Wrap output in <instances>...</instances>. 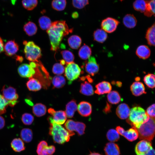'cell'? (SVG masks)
<instances>
[{"instance_id":"cell-1","label":"cell","mask_w":155,"mask_h":155,"mask_svg":"<svg viewBox=\"0 0 155 155\" xmlns=\"http://www.w3.org/2000/svg\"><path fill=\"white\" fill-rule=\"evenodd\" d=\"M68 27L65 21H57L52 23L47 30L50 40L51 50L56 51L63 37L68 35L69 32Z\"/></svg>"},{"instance_id":"cell-2","label":"cell","mask_w":155,"mask_h":155,"mask_svg":"<svg viewBox=\"0 0 155 155\" xmlns=\"http://www.w3.org/2000/svg\"><path fill=\"white\" fill-rule=\"evenodd\" d=\"M50 124L49 134L51 136L55 143L63 144L69 141L70 137L75 133L65 129L61 125L55 123L53 120L52 117L48 118Z\"/></svg>"},{"instance_id":"cell-3","label":"cell","mask_w":155,"mask_h":155,"mask_svg":"<svg viewBox=\"0 0 155 155\" xmlns=\"http://www.w3.org/2000/svg\"><path fill=\"white\" fill-rule=\"evenodd\" d=\"M129 118L127 120V123L133 127L138 128L142 124L147 121L150 117L145 111L142 107L135 106L130 110Z\"/></svg>"},{"instance_id":"cell-4","label":"cell","mask_w":155,"mask_h":155,"mask_svg":"<svg viewBox=\"0 0 155 155\" xmlns=\"http://www.w3.org/2000/svg\"><path fill=\"white\" fill-rule=\"evenodd\" d=\"M140 140L144 139L151 142L155 136V117H151L148 121L136 129Z\"/></svg>"},{"instance_id":"cell-5","label":"cell","mask_w":155,"mask_h":155,"mask_svg":"<svg viewBox=\"0 0 155 155\" xmlns=\"http://www.w3.org/2000/svg\"><path fill=\"white\" fill-rule=\"evenodd\" d=\"M24 53L27 59L31 62H38L42 56L40 47L32 41H24Z\"/></svg>"},{"instance_id":"cell-6","label":"cell","mask_w":155,"mask_h":155,"mask_svg":"<svg viewBox=\"0 0 155 155\" xmlns=\"http://www.w3.org/2000/svg\"><path fill=\"white\" fill-rule=\"evenodd\" d=\"M1 91L2 95L7 101L8 105L13 107L18 102L17 100L19 96L15 88L11 86H6L4 85Z\"/></svg>"},{"instance_id":"cell-7","label":"cell","mask_w":155,"mask_h":155,"mask_svg":"<svg viewBox=\"0 0 155 155\" xmlns=\"http://www.w3.org/2000/svg\"><path fill=\"white\" fill-rule=\"evenodd\" d=\"M81 71L79 65L73 62L67 64L65 68V75L69 81L72 82L78 78Z\"/></svg>"},{"instance_id":"cell-8","label":"cell","mask_w":155,"mask_h":155,"mask_svg":"<svg viewBox=\"0 0 155 155\" xmlns=\"http://www.w3.org/2000/svg\"><path fill=\"white\" fill-rule=\"evenodd\" d=\"M64 126L67 130L70 132L75 131L79 135H81L84 134L86 127V125L84 123L75 122L71 119L67 120Z\"/></svg>"},{"instance_id":"cell-9","label":"cell","mask_w":155,"mask_h":155,"mask_svg":"<svg viewBox=\"0 0 155 155\" xmlns=\"http://www.w3.org/2000/svg\"><path fill=\"white\" fill-rule=\"evenodd\" d=\"M119 23L116 19L108 17L102 21L101 26L102 29L106 32L111 33L116 30Z\"/></svg>"},{"instance_id":"cell-10","label":"cell","mask_w":155,"mask_h":155,"mask_svg":"<svg viewBox=\"0 0 155 155\" xmlns=\"http://www.w3.org/2000/svg\"><path fill=\"white\" fill-rule=\"evenodd\" d=\"M116 129L119 134L123 136L129 141H134L138 137V131L135 128L133 127L125 131L122 127L118 126L116 127Z\"/></svg>"},{"instance_id":"cell-11","label":"cell","mask_w":155,"mask_h":155,"mask_svg":"<svg viewBox=\"0 0 155 155\" xmlns=\"http://www.w3.org/2000/svg\"><path fill=\"white\" fill-rule=\"evenodd\" d=\"M18 71L21 77L29 79L32 78L36 73L35 68L27 63L21 64L18 67Z\"/></svg>"},{"instance_id":"cell-12","label":"cell","mask_w":155,"mask_h":155,"mask_svg":"<svg viewBox=\"0 0 155 155\" xmlns=\"http://www.w3.org/2000/svg\"><path fill=\"white\" fill-rule=\"evenodd\" d=\"M152 148L151 142L143 140L138 142L135 146V151L137 155H144Z\"/></svg>"},{"instance_id":"cell-13","label":"cell","mask_w":155,"mask_h":155,"mask_svg":"<svg viewBox=\"0 0 155 155\" xmlns=\"http://www.w3.org/2000/svg\"><path fill=\"white\" fill-rule=\"evenodd\" d=\"M86 71L89 74L94 76L98 72L99 66L95 58L94 57H90L85 65Z\"/></svg>"},{"instance_id":"cell-14","label":"cell","mask_w":155,"mask_h":155,"mask_svg":"<svg viewBox=\"0 0 155 155\" xmlns=\"http://www.w3.org/2000/svg\"><path fill=\"white\" fill-rule=\"evenodd\" d=\"M48 111L49 113L52 116L53 121L56 123L62 125L65 122L67 119V116L64 111H56L52 108H49Z\"/></svg>"},{"instance_id":"cell-15","label":"cell","mask_w":155,"mask_h":155,"mask_svg":"<svg viewBox=\"0 0 155 155\" xmlns=\"http://www.w3.org/2000/svg\"><path fill=\"white\" fill-rule=\"evenodd\" d=\"M19 49L18 44L14 40L7 41L4 46L5 54L8 56H11L16 54Z\"/></svg>"},{"instance_id":"cell-16","label":"cell","mask_w":155,"mask_h":155,"mask_svg":"<svg viewBox=\"0 0 155 155\" xmlns=\"http://www.w3.org/2000/svg\"><path fill=\"white\" fill-rule=\"evenodd\" d=\"M77 110L80 115L83 117H87L91 114L92 106L89 102L85 101H82L78 104Z\"/></svg>"},{"instance_id":"cell-17","label":"cell","mask_w":155,"mask_h":155,"mask_svg":"<svg viewBox=\"0 0 155 155\" xmlns=\"http://www.w3.org/2000/svg\"><path fill=\"white\" fill-rule=\"evenodd\" d=\"M130 109L128 105L125 103L119 105L116 110V114L120 119H127L129 116Z\"/></svg>"},{"instance_id":"cell-18","label":"cell","mask_w":155,"mask_h":155,"mask_svg":"<svg viewBox=\"0 0 155 155\" xmlns=\"http://www.w3.org/2000/svg\"><path fill=\"white\" fill-rule=\"evenodd\" d=\"M96 90L95 92L98 95L103 94L109 93L112 89L110 83L103 81L99 83L96 85Z\"/></svg>"},{"instance_id":"cell-19","label":"cell","mask_w":155,"mask_h":155,"mask_svg":"<svg viewBox=\"0 0 155 155\" xmlns=\"http://www.w3.org/2000/svg\"><path fill=\"white\" fill-rule=\"evenodd\" d=\"M130 90L132 94L135 96H140L144 94H146L145 88L141 82H134L130 86Z\"/></svg>"},{"instance_id":"cell-20","label":"cell","mask_w":155,"mask_h":155,"mask_svg":"<svg viewBox=\"0 0 155 155\" xmlns=\"http://www.w3.org/2000/svg\"><path fill=\"white\" fill-rule=\"evenodd\" d=\"M105 155H119L120 150L118 145L113 142L107 143L104 147Z\"/></svg>"},{"instance_id":"cell-21","label":"cell","mask_w":155,"mask_h":155,"mask_svg":"<svg viewBox=\"0 0 155 155\" xmlns=\"http://www.w3.org/2000/svg\"><path fill=\"white\" fill-rule=\"evenodd\" d=\"M150 50L147 46L141 45L139 46L136 51V54L140 58L145 59L148 58L150 55Z\"/></svg>"},{"instance_id":"cell-22","label":"cell","mask_w":155,"mask_h":155,"mask_svg":"<svg viewBox=\"0 0 155 155\" xmlns=\"http://www.w3.org/2000/svg\"><path fill=\"white\" fill-rule=\"evenodd\" d=\"M78 106L76 101L72 100L66 105L65 113L67 117L69 118L72 117L75 112L77 110Z\"/></svg>"},{"instance_id":"cell-23","label":"cell","mask_w":155,"mask_h":155,"mask_svg":"<svg viewBox=\"0 0 155 155\" xmlns=\"http://www.w3.org/2000/svg\"><path fill=\"white\" fill-rule=\"evenodd\" d=\"M146 38L148 44L155 46V22L147 30Z\"/></svg>"},{"instance_id":"cell-24","label":"cell","mask_w":155,"mask_h":155,"mask_svg":"<svg viewBox=\"0 0 155 155\" xmlns=\"http://www.w3.org/2000/svg\"><path fill=\"white\" fill-rule=\"evenodd\" d=\"M11 146L13 150L16 152H21L25 149L23 141L19 138L13 139L11 143Z\"/></svg>"},{"instance_id":"cell-25","label":"cell","mask_w":155,"mask_h":155,"mask_svg":"<svg viewBox=\"0 0 155 155\" xmlns=\"http://www.w3.org/2000/svg\"><path fill=\"white\" fill-rule=\"evenodd\" d=\"M26 85L29 90L32 91H39L42 87L40 82L38 79L32 78L27 81Z\"/></svg>"},{"instance_id":"cell-26","label":"cell","mask_w":155,"mask_h":155,"mask_svg":"<svg viewBox=\"0 0 155 155\" xmlns=\"http://www.w3.org/2000/svg\"><path fill=\"white\" fill-rule=\"evenodd\" d=\"M123 24L128 28H134L136 25L137 20L133 14H129L125 15L123 19Z\"/></svg>"},{"instance_id":"cell-27","label":"cell","mask_w":155,"mask_h":155,"mask_svg":"<svg viewBox=\"0 0 155 155\" xmlns=\"http://www.w3.org/2000/svg\"><path fill=\"white\" fill-rule=\"evenodd\" d=\"M80 91L81 94L86 96L92 95L94 94L92 86L87 81L81 83Z\"/></svg>"},{"instance_id":"cell-28","label":"cell","mask_w":155,"mask_h":155,"mask_svg":"<svg viewBox=\"0 0 155 155\" xmlns=\"http://www.w3.org/2000/svg\"><path fill=\"white\" fill-rule=\"evenodd\" d=\"M68 43L69 46L72 49H78L82 43V39L79 36L73 35L69 37L68 39Z\"/></svg>"},{"instance_id":"cell-29","label":"cell","mask_w":155,"mask_h":155,"mask_svg":"<svg viewBox=\"0 0 155 155\" xmlns=\"http://www.w3.org/2000/svg\"><path fill=\"white\" fill-rule=\"evenodd\" d=\"M32 110L33 113L36 116L40 117L45 114L46 108L44 105L41 103H38L33 106Z\"/></svg>"},{"instance_id":"cell-30","label":"cell","mask_w":155,"mask_h":155,"mask_svg":"<svg viewBox=\"0 0 155 155\" xmlns=\"http://www.w3.org/2000/svg\"><path fill=\"white\" fill-rule=\"evenodd\" d=\"M93 37L94 40L100 43H103L106 39L107 34L102 29H97L94 32Z\"/></svg>"},{"instance_id":"cell-31","label":"cell","mask_w":155,"mask_h":155,"mask_svg":"<svg viewBox=\"0 0 155 155\" xmlns=\"http://www.w3.org/2000/svg\"><path fill=\"white\" fill-rule=\"evenodd\" d=\"M23 29L26 34L29 36L35 34L37 30V28L35 24L30 21L24 25Z\"/></svg>"},{"instance_id":"cell-32","label":"cell","mask_w":155,"mask_h":155,"mask_svg":"<svg viewBox=\"0 0 155 155\" xmlns=\"http://www.w3.org/2000/svg\"><path fill=\"white\" fill-rule=\"evenodd\" d=\"M92 53L91 49L88 46L84 44L80 49L78 55L83 60H86L90 56Z\"/></svg>"},{"instance_id":"cell-33","label":"cell","mask_w":155,"mask_h":155,"mask_svg":"<svg viewBox=\"0 0 155 155\" xmlns=\"http://www.w3.org/2000/svg\"><path fill=\"white\" fill-rule=\"evenodd\" d=\"M108 102L113 104H117L121 100V98L119 93L116 91H111L107 95Z\"/></svg>"},{"instance_id":"cell-34","label":"cell","mask_w":155,"mask_h":155,"mask_svg":"<svg viewBox=\"0 0 155 155\" xmlns=\"http://www.w3.org/2000/svg\"><path fill=\"white\" fill-rule=\"evenodd\" d=\"M146 7L145 11L144 13L145 16L150 17L155 15V0H146Z\"/></svg>"},{"instance_id":"cell-35","label":"cell","mask_w":155,"mask_h":155,"mask_svg":"<svg viewBox=\"0 0 155 155\" xmlns=\"http://www.w3.org/2000/svg\"><path fill=\"white\" fill-rule=\"evenodd\" d=\"M52 83L54 88H61L65 85L66 80L63 76L60 75H57L53 78Z\"/></svg>"},{"instance_id":"cell-36","label":"cell","mask_w":155,"mask_h":155,"mask_svg":"<svg viewBox=\"0 0 155 155\" xmlns=\"http://www.w3.org/2000/svg\"><path fill=\"white\" fill-rule=\"evenodd\" d=\"M20 135L22 140L26 143L30 142L32 140V131L30 129H23L21 131Z\"/></svg>"},{"instance_id":"cell-37","label":"cell","mask_w":155,"mask_h":155,"mask_svg":"<svg viewBox=\"0 0 155 155\" xmlns=\"http://www.w3.org/2000/svg\"><path fill=\"white\" fill-rule=\"evenodd\" d=\"M38 23L41 29L47 30L51 26L52 22L49 18L46 16H42L39 18Z\"/></svg>"},{"instance_id":"cell-38","label":"cell","mask_w":155,"mask_h":155,"mask_svg":"<svg viewBox=\"0 0 155 155\" xmlns=\"http://www.w3.org/2000/svg\"><path fill=\"white\" fill-rule=\"evenodd\" d=\"M133 7L135 10L141 13H144L146 9V1L135 0L133 3Z\"/></svg>"},{"instance_id":"cell-39","label":"cell","mask_w":155,"mask_h":155,"mask_svg":"<svg viewBox=\"0 0 155 155\" xmlns=\"http://www.w3.org/2000/svg\"><path fill=\"white\" fill-rule=\"evenodd\" d=\"M66 0H53L51 6L53 9L57 11L64 10L66 5Z\"/></svg>"},{"instance_id":"cell-40","label":"cell","mask_w":155,"mask_h":155,"mask_svg":"<svg viewBox=\"0 0 155 155\" xmlns=\"http://www.w3.org/2000/svg\"><path fill=\"white\" fill-rule=\"evenodd\" d=\"M144 81L146 86L149 88H155V75L148 73L144 78Z\"/></svg>"},{"instance_id":"cell-41","label":"cell","mask_w":155,"mask_h":155,"mask_svg":"<svg viewBox=\"0 0 155 155\" xmlns=\"http://www.w3.org/2000/svg\"><path fill=\"white\" fill-rule=\"evenodd\" d=\"M61 53L67 64L73 62L74 56L71 52L68 50H64L61 51Z\"/></svg>"},{"instance_id":"cell-42","label":"cell","mask_w":155,"mask_h":155,"mask_svg":"<svg viewBox=\"0 0 155 155\" xmlns=\"http://www.w3.org/2000/svg\"><path fill=\"white\" fill-rule=\"evenodd\" d=\"M47 143L44 140L41 141L37 145L36 152L38 155H49L47 152Z\"/></svg>"},{"instance_id":"cell-43","label":"cell","mask_w":155,"mask_h":155,"mask_svg":"<svg viewBox=\"0 0 155 155\" xmlns=\"http://www.w3.org/2000/svg\"><path fill=\"white\" fill-rule=\"evenodd\" d=\"M38 0H22L23 7L29 11L33 9L37 5Z\"/></svg>"},{"instance_id":"cell-44","label":"cell","mask_w":155,"mask_h":155,"mask_svg":"<svg viewBox=\"0 0 155 155\" xmlns=\"http://www.w3.org/2000/svg\"><path fill=\"white\" fill-rule=\"evenodd\" d=\"M106 136L108 140L111 142L117 141L119 138V133L117 130L113 129L109 130L106 133Z\"/></svg>"},{"instance_id":"cell-45","label":"cell","mask_w":155,"mask_h":155,"mask_svg":"<svg viewBox=\"0 0 155 155\" xmlns=\"http://www.w3.org/2000/svg\"><path fill=\"white\" fill-rule=\"evenodd\" d=\"M63 65L60 63H55L52 68L53 73L57 75H61L63 73L65 70V68Z\"/></svg>"},{"instance_id":"cell-46","label":"cell","mask_w":155,"mask_h":155,"mask_svg":"<svg viewBox=\"0 0 155 155\" xmlns=\"http://www.w3.org/2000/svg\"><path fill=\"white\" fill-rule=\"evenodd\" d=\"M21 120L24 125H30L33 122L34 120V117L31 114L26 113L22 115Z\"/></svg>"},{"instance_id":"cell-47","label":"cell","mask_w":155,"mask_h":155,"mask_svg":"<svg viewBox=\"0 0 155 155\" xmlns=\"http://www.w3.org/2000/svg\"><path fill=\"white\" fill-rule=\"evenodd\" d=\"M73 6L78 9H82L89 4L88 0H72Z\"/></svg>"},{"instance_id":"cell-48","label":"cell","mask_w":155,"mask_h":155,"mask_svg":"<svg viewBox=\"0 0 155 155\" xmlns=\"http://www.w3.org/2000/svg\"><path fill=\"white\" fill-rule=\"evenodd\" d=\"M8 105L7 101L3 96L0 94V115L5 113Z\"/></svg>"},{"instance_id":"cell-49","label":"cell","mask_w":155,"mask_h":155,"mask_svg":"<svg viewBox=\"0 0 155 155\" xmlns=\"http://www.w3.org/2000/svg\"><path fill=\"white\" fill-rule=\"evenodd\" d=\"M146 112L151 117H155V103L150 106L147 109Z\"/></svg>"},{"instance_id":"cell-50","label":"cell","mask_w":155,"mask_h":155,"mask_svg":"<svg viewBox=\"0 0 155 155\" xmlns=\"http://www.w3.org/2000/svg\"><path fill=\"white\" fill-rule=\"evenodd\" d=\"M55 147L53 145L48 146L46 148V151L49 155H52L55 152Z\"/></svg>"},{"instance_id":"cell-51","label":"cell","mask_w":155,"mask_h":155,"mask_svg":"<svg viewBox=\"0 0 155 155\" xmlns=\"http://www.w3.org/2000/svg\"><path fill=\"white\" fill-rule=\"evenodd\" d=\"M111 111V105L108 103H107L106 105L103 109V112L106 114H107L110 112Z\"/></svg>"},{"instance_id":"cell-52","label":"cell","mask_w":155,"mask_h":155,"mask_svg":"<svg viewBox=\"0 0 155 155\" xmlns=\"http://www.w3.org/2000/svg\"><path fill=\"white\" fill-rule=\"evenodd\" d=\"M5 121L4 118L0 115V129L3 128L5 125Z\"/></svg>"},{"instance_id":"cell-53","label":"cell","mask_w":155,"mask_h":155,"mask_svg":"<svg viewBox=\"0 0 155 155\" xmlns=\"http://www.w3.org/2000/svg\"><path fill=\"white\" fill-rule=\"evenodd\" d=\"M4 46L3 41L0 36V53L4 51Z\"/></svg>"},{"instance_id":"cell-54","label":"cell","mask_w":155,"mask_h":155,"mask_svg":"<svg viewBox=\"0 0 155 155\" xmlns=\"http://www.w3.org/2000/svg\"><path fill=\"white\" fill-rule=\"evenodd\" d=\"M144 155H155V150L152 147Z\"/></svg>"},{"instance_id":"cell-55","label":"cell","mask_w":155,"mask_h":155,"mask_svg":"<svg viewBox=\"0 0 155 155\" xmlns=\"http://www.w3.org/2000/svg\"><path fill=\"white\" fill-rule=\"evenodd\" d=\"M78 13L77 12H73L72 14V17L73 18H76L78 17Z\"/></svg>"},{"instance_id":"cell-56","label":"cell","mask_w":155,"mask_h":155,"mask_svg":"<svg viewBox=\"0 0 155 155\" xmlns=\"http://www.w3.org/2000/svg\"><path fill=\"white\" fill-rule=\"evenodd\" d=\"M16 60L17 61L21 62L23 60V58L22 57L18 56H17L16 57Z\"/></svg>"},{"instance_id":"cell-57","label":"cell","mask_w":155,"mask_h":155,"mask_svg":"<svg viewBox=\"0 0 155 155\" xmlns=\"http://www.w3.org/2000/svg\"><path fill=\"white\" fill-rule=\"evenodd\" d=\"M26 103H27V104H29V105H33V104L32 102L30 100H26Z\"/></svg>"},{"instance_id":"cell-58","label":"cell","mask_w":155,"mask_h":155,"mask_svg":"<svg viewBox=\"0 0 155 155\" xmlns=\"http://www.w3.org/2000/svg\"><path fill=\"white\" fill-rule=\"evenodd\" d=\"M89 155H101L100 154L96 153H90Z\"/></svg>"},{"instance_id":"cell-59","label":"cell","mask_w":155,"mask_h":155,"mask_svg":"<svg viewBox=\"0 0 155 155\" xmlns=\"http://www.w3.org/2000/svg\"><path fill=\"white\" fill-rule=\"evenodd\" d=\"M121 83L120 82H117V86L119 87L121 86Z\"/></svg>"},{"instance_id":"cell-60","label":"cell","mask_w":155,"mask_h":155,"mask_svg":"<svg viewBox=\"0 0 155 155\" xmlns=\"http://www.w3.org/2000/svg\"><path fill=\"white\" fill-rule=\"evenodd\" d=\"M140 78L139 77H136L135 79V80L137 82H138L140 80Z\"/></svg>"},{"instance_id":"cell-61","label":"cell","mask_w":155,"mask_h":155,"mask_svg":"<svg viewBox=\"0 0 155 155\" xmlns=\"http://www.w3.org/2000/svg\"><path fill=\"white\" fill-rule=\"evenodd\" d=\"M154 65L155 67V63H154Z\"/></svg>"},{"instance_id":"cell-62","label":"cell","mask_w":155,"mask_h":155,"mask_svg":"<svg viewBox=\"0 0 155 155\" xmlns=\"http://www.w3.org/2000/svg\"><path fill=\"white\" fill-rule=\"evenodd\" d=\"M121 1H123V0H120Z\"/></svg>"}]
</instances>
